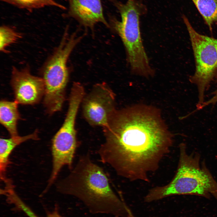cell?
Wrapping results in <instances>:
<instances>
[{"label":"cell","mask_w":217,"mask_h":217,"mask_svg":"<svg viewBox=\"0 0 217 217\" xmlns=\"http://www.w3.org/2000/svg\"><path fill=\"white\" fill-rule=\"evenodd\" d=\"M216 159H217V155L216 156Z\"/></svg>","instance_id":"obj_17"},{"label":"cell","mask_w":217,"mask_h":217,"mask_svg":"<svg viewBox=\"0 0 217 217\" xmlns=\"http://www.w3.org/2000/svg\"><path fill=\"white\" fill-rule=\"evenodd\" d=\"M104 141L98 151L101 160L120 176L149 183L170 151L173 135L153 115L141 111L124 113L103 128Z\"/></svg>","instance_id":"obj_1"},{"label":"cell","mask_w":217,"mask_h":217,"mask_svg":"<svg viewBox=\"0 0 217 217\" xmlns=\"http://www.w3.org/2000/svg\"><path fill=\"white\" fill-rule=\"evenodd\" d=\"M38 139V132L35 131L33 133L24 136L18 135L8 138L0 139V170L1 177L5 178L4 174L8 165L9 158L14 149L21 143L30 140Z\"/></svg>","instance_id":"obj_10"},{"label":"cell","mask_w":217,"mask_h":217,"mask_svg":"<svg viewBox=\"0 0 217 217\" xmlns=\"http://www.w3.org/2000/svg\"><path fill=\"white\" fill-rule=\"evenodd\" d=\"M11 84L15 101L18 104L34 105L44 96L45 85L42 78L32 74L28 68L19 69L13 67Z\"/></svg>","instance_id":"obj_8"},{"label":"cell","mask_w":217,"mask_h":217,"mask_svg":"<svg viewBox=\"0 0 217 217\" xmlns=\"http://www.w3.org/2000/svg\"><path fill=\"white\" fill-rule=\"evenodd\" d=\"M19 8L29 10L38 9L47 6L56 7L62 9L65 7L54 0H0Z\"/></svg>","instance_id":"obj_13"},{"label":"cell","mask_w":217,"mask_h":217,"mask_svg":"<svg viewBox=\"0 0 217 217\" xmlns=\"http://www.w3.org/2000/svg\"><path fill=\"white\" fill-rule=\"evenodd\" d=\"M21 35L11 27L3 25L0 28V50L7 52L6 49L21 38Z\"/></svg>","instance_id":"obj_14"},{"label":"cell","mask_w":217,"mask_h":217,"mask_svg":"<svg viewBox=\"0 0 217 217\" xmlns=\"http://www.w3.org/2000/svg\"><path fill=\"white\" fill-rule=\"evenodd\" d=\"M46 217H62L59 214L57 210L49 213Z\"/></svg>","instance_id":"obj_16"},{"label":"cell","mask_w":217,"mask_h":217,"mask_svg":"<svg viewBox=\"0 0 217 217\" xmlns=\"http://www.w3.org/2000/svg\"><path fill=\"white\" fill-rule=\"evenodd\" d=\"M115 3L121 19L112 20L111 26L123 42L131 70L140 75H152L153 71L143 45L140 26V17L147 12L146 7L136 0H127L125 4L115 1Z\"/></svg>","instance_id":"obj_4"},{"label":"cell","mask_w":217,"mask_h":217,"mask_svg":"<svg viewBox=\"0 0 217 217\" xmlns=\"http://www.w3.org/2000/svg\"><path fill=\"white\" fill-rule=\"evenodd\" d=\"M215 78L216 81L217 82V73ZM212 96L210 99L209 101L211 103L215 104L217 102V89L212 93Z\"/></svg>","instance_id":"obj_15"},{"label":"cell","mask_w":217,"mask_h":217,"mask_svg":"<svg viewBox=\"0 0 217 217\" xmlns=\"http://www.w3.org/2000/svg\"><path fill=\"white\" fill-rule=\"evenodd\" d=\"M179 158L176 172L166 185L149 190L144 198L149 202L168 197L193 195L209 198L211 195L217 200V181L206 166L204 160L200 163L197 152L189 154L186 144L179 145Z\"/></svg>","instance_id":"obj_3"},{"label":"cell","mask_w":217,"mask_h":217,"mask_svg":"<svg viewBox=\"0 0 217 217\" xmlns=\"http://www.w3.org/2000/svg\"><path fill=\"white\" fill-rule=\"evenodd\" d=\"M115 102V95L111 88L104 83L96 84L83 99V116L90 124L103 127L116 110Z\"/></svg>","instance_id":"obj_7"},{"label":"cell","mask_w":217,"mask_h":217,"mask_svg":"<svg viewBox=\"0 0 217 217\" xmlns=\"http://www.w3.org/2000/svg\"><path fill=\"white\" fill-rule=\"evenodd\" d=\"M18 103L15 101L2 100L0 103V122L11 137L18 135L17 123L20 118Z\"/></svg>","instance_id":"obj_11"},{"label":"cell","mask_w":217,"mask_h":217,"mask_svg":"<svg viewBox=\"0 0 217 217\" xmlns=\"http://www.w3.org/2000/svg\"><path fill=\"white\" fill-rule=\"evenodd\" d=\"M57 187L61 193L79 199L91 213L132 216L125 203L111 188L103 170L89 154L80 157L70 174Z\"/></svg>","instance_id":"obj_2"},{"label":"cell","mask_w":217,"mask_h":217,"mask_svg":"<svg viewBox=\"0 0 217 217\" xmlns=\"http://www.w3.org/2000/svg\"><path fill=\"white\" fill-rule=\"evenodd\" d=\"M210 30L217 24V0H192Z\"/></svg>","instance_id":"obj_12"},{"label":"cell","mask_w":217,"mask_h":217,"mask_svg":"<svg viewBox=\"0 0 217 217\" xmlns=\"http://www.w3.org/2000/svg\"><path fill=\"white\" fill-rule=\"evenodd\" d=\"M189 33L195 63L194 73L190 82L195 84L198 91L199 108L205 102V93L217 73V39L199 33L187 18L182 16Z\"/></svg>","instance_id":"obj_6"},{"label":"cell","mask_w":217,"mask_h":217,"mask_svg":"<svg viewBox=\"0 0 217 217\" xmlns=\"http://www.w3.org/2000/svg\"><path fill=\"white\" fill-rule=\"evenodd\" d=\"M65 31L60 43L46 61L42 72L45 85L43 104L48 113L60 111L65 98L68 80L67 62L75 47L82 38L76 32L70 36Z\"/></svg>","instance_id":"obj_5"},{"label":"cell","mask_w":217,"mask_h":217,"mask_svg":"<svg viewBox=\"0 0 217 217\" xmlns=\"http://www.w3.org/2000/svg\"><path fill=\"white\" fill-rule=\"evenodd\" d=\"M68 14L85 27L90 28L99 22L109 26L103 15L100 0H68Z\"/></svg>","instance_id":"obj_9"}]
</instances>
